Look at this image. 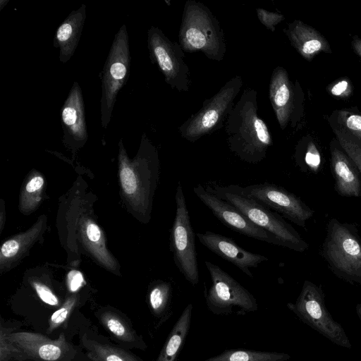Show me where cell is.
Listing matches in <instances>:
<instances>
[{"instance_id": "cell-27", "label": "cell", "mask_w": 361, "mask_h": 361, "mask_svg": "<svg viewBox=\"0 0 361 361\" xmlns=\"http://www.w3.org/2000/svg\"><path fill=\"white\" fill-rule=\"evenodd\" d=\"M85 238L92 251L106 265H111L109 255L106 253L102 233L99 227L93 222H89L85 227Z\"/></svg>"}, {"instance_id": "cell-17", "label": "cell", "mask_w": 361, "mask_h": 361, "mask_svg": "<svg viewBox=\"0 0 361 361\" xmlns=\"http://www.w3.org/2000/svg\"><path fill=\"white\" fill-rule=\"evenodd\" d=\"M61 122L63 140L73 145L81 146L87 139L85 110L82 90L74 82L61 109Z\"/></svg>"}, {"instance_id": "cell-2", "label": "cell", "mask_w": 361, "mask_h": 361, "mask_svg": "<svg viewBox=\"0 0 361 361\" xmlns=\"http://www.w3.org/2000/svg\"><path fill=\"white\" fill-rule=\"evenodd\" d=\"M205 188L231 204L253 224L267 231L276 245L300 252L309 247L308 243L282 216L245 196L239 185L223 186L212 183Z\"/></svg>"}, {"instance_id": "cell-14", "label": "cell", "mask_w": 361, "mask_h": 361, "mask_svg": "<svg viewBox=\"0 0 361 361\" xmlns=\"http://www.w3.org/2000/svg\"><path fill=\"white\" fill-rule=\"evenodd\" d=\"M7 337L22 353L25 360L68 361L74 356V349L66 341L63 333L55 340L30 331L8 332Z\"/></svg>"}, {"instance_id": "cell-32", "label": "cell", "mask_w": 361, "mask_h": 361, "mask_svg": "<svg viewBox=\"0 0 361 361\" xmlns=\"http://www.w3.org/2000/svg\"><path fill=\"white\" fill-rule=\"evenodd\" d=\"M353 85L348 78H341L326 87V91L332 97L339 99H346L353 94Z\"/></svg>"}, {"instance_id": "cell-15", "label": "cell", "mask_w": 361, "mask_h": 361, "mask_svg": "<svg viewBox=\"0 0 361 361\" xmlns=\"http://www.w3.org/2000/svg\"><path fill=\"white\" fill-rule=\"evenodd\" d=\"M197 197L225 226L242 235L276 245L274 239L264 229L257 226L231 204L209 191L201 184L193 188Z\"/></svg>"}, {"instance_id": "cell-19", "label": "cell", "mask_w": 361, "mask_h": 361, "mask_svg": "<svg viewBox=\"0 0 361 361\" xmlns=\"http://www.w3.org/2000/svg\"><path fill=\"white\" fill-rule=\"evenodd\" d=\"M283 31L293 47L309 62L322 52L332 53L326 37L317 30L300 20L288 23Z\"/></svg>"}, {"instance_id": "cell-29", "label": "cell", "mask_w": 361, "mask_h": 361, "mask_svg": "<svg viewBox=\"0 0 361 361\" xmlns=\"http://www.w3.org/2000/svg\"><path fill=\"white\" fill-rule=\"evenodd\" d=\"M343 149L352 159L361 174V145L344 133L332 129Z\"/></svg>"}, {"instance_id": "cell-38", "label": "cell", "mask_w": 361, "mask_h": 361, "mask_svg": "<svg viewBox=\"0 0 361 361\" xmlns=\"http://www.w3.org/2000/svg\"><path fill=\"white\" fill-rule=\"evenodd\" d=\"M351 47L355 54L361 61V38L357 35H353L351 41Z\"/></svg>"}, {"instance_id": "cell-12", "label": "cell", "mask_w": 361, "mask_h": 361, "mask_svg": "<svg viewBox=\"0 0 361 361\" xmlns=\"http://www.w3.org/2000/svg\"><path fill=\"white\" fill-rule=\"evenodd\" d=\"M242 192L259 204L282 215L302 228L314 215V211L299 197L284 188L271 183L241 187Z\"/></svg>"}, {"instance_id": "cell-20", "label": "cell", "mask_w": 361, "mask_h": 361, "mask_svg": "<svg viewBox=\"0 0 361 361\" xmlns=\"http://www.w3.org/2000/svg\"><path fill=\"white\" fill-rule=\"evenodd\" d=\"M86 18V5L82 4L73 11L57 28L54 47L59 48V59L63 63L68 62L78 45Z\"/></svg>"}, {"instance_id": "cell-37", "label": "cell", "mask_w": 361, "mask_h": 361, "mask_svg": "<svg viewBox=\"0 0 361 361\" xmlns=\"http://www.w3.org/2000/svg\"><path fill=\"white\" fill-rule=\"evenodd\" d=\"M44 181L42 176H37L32 178L25 186V193H39L44 185Z\"/></svg>"}, {"instance_id": "cell-11", "label": "cell", "mask_w": 361, "mask_h": 361, "mask_svg": "<svg viewBox=\"0 0 361 361\" xmlns=\"http://www.w3.org/2000/svg\"><path fill=\"white\" fill-rule=\"evenodd\" d=\"M147 47L152 63L158 66L166 83L178 91H189L190 73L180 45L171 42L159 28L151 26Z\"/></svg>"}, {"instance_id": "cell-26", "label": "cell", "mask_w": 361, "mask_h": 361, "mask_svg": "<svg viewBox=\"0 0 361 361\" xmlns=\"http://www.w3.org/2000/svg\"><path fill=\"white\" fill-rule=\"evenodd\" d=\"M290 355L285 353L249 349H227L203 361H287Z\"/></svg>"}, {"instance_id": "cell-36", "label": "cell", "mask_w": 361, "mask_h": 361, "mask_svg": "<svg viewBox=\"0 0 361 361\" xmlns=\"http://www.w3.org/2000/svg\"><path fill=\"white\" fill-rule=\"evenodd\" d=\"M84 283L81 272L72 270L68 274V285L71 292H76Z\"/></svg>"}, {"instance_id": "cell-7", "label": "cell", "mask_w": 361, "mask_h": 361, "mask_svg": "<svg viewBox=\"0 0 361 361\" xmlns=\"http://www.w3.org/2000/svg\"><path fill=\"white\" fill-rule=\"evenodd\" d=\"M211 278V286L204 292L208 310L215 315L245 316L258 310L254 295L220 267L204 262Z\"/></svg>"}, {"instance_id": "cell-8", "label": "cell", "mask_w": 361, "mask_h": 361, "mask_svg": "<svg viewBox=\"0 0 361 361\" xmlns=\"http://www.w3.org/2000/svg\"><path fill=\"white\" fill-rule=\"evenodd\" d=\"M243 85V80L235 75L192 114L179 128L181 137L193 142L221 128L234 106V99Z\"/></svg>"}, {"instance_id": "cell-25", "label": "cell", "mask_w": 361, "mask_h": 361, "mask_svg": "<svg viewBox=\"0 0 361 361\" xmlns=\"http://www.w3.org/2000/svg\"><path fill=\"white\" fill-rule=\"evenodd\" d=\"M327 121L331 129L344 133L361 145V112L357 108L336 109Z\"/></svg>"}, {"instance_id": "cell-10", "label": "cell", "mask_w": 361, "mask_h": 361, "mask_svg": "<svg viewBox=\"0 0 361 361\" xmlns=\"http://www.w3.org/2000/svg\"><path fill=\"white\" fill-rule=\"evenodd\" d=\"M175 200L176 209L171 228L170 250L179 271L195 286L199 283L195 233L180 180L178 183Z\"/></svg>"}, {"instance_id": "cell-9", "label": "cell", "mask_w": 361, "mask_h": 361, "mask_svg": "<svg viewBox=\"0 0 361 361\" xmlns=\"http://www.w3.org/2000/svg\"><path fill=\"white\" fill-rule=\"evenodd\" d=\"M130 54L126 25L116 34L102 76L101 124L106 129L111 121L117 95L129 76Z\"/></svg>"}, {"instance_id": "cell-35", "label": "cell", "mask_w": 361, "mask_h": 361, "mask_svg": "<svg viewBox=\"0 0 361 361\" xmlns=\"http://www.w3.org/2000/svg\"><path fill=\"white\" fill-rule=\"evenodd\" d=\"M39 298L46 304L51 306H58L59 300L54 293L45 285L39 282L32 283Z\"/></svg>"}, {"instance_id": "cell-30", "label": "cell", "mask_w": 361, "mask_h": 361, "mask_svg": "<svg viewBox=\"0 0 361 361\" xmlns=\"http://www.w3.org/2000/svg\"><path fill=\"white\" fill-rule=\"evenodd\" d=\"M77 298L75 296L69 297L62 306L51 315L49 320L47 333H51L67 320L75 306Z\"/></svg>"}, {"instance_id": "cell-39", "label": "cell", "mask_w": 361, "mask_h": 361, "mask_svg": "<svg viewBox=\"0 0 361 361\" xmlns=\"http://www.w3.org/2000/svg\"><path fill=\"white\" fill-rule=\"evenodd\" d=\"M355 311L357 314L358 318L360 319L361 322V303L357 304L355 307Z\"/></svg>"}, {"instance_id": "cell-28", "label": "cell", "mask_w": 361, "mask_h": 361, "mask_svg": "<svg viewBox=\"0 0 361 361\" xmlns=\"http://www.w3.org/2000/svg\"><path fill=\"white\" fill-rule=\"evenodd\" d=\"M36 234L34 230L30 231L29 233H24L21 236H18L16 238H12L6 240L1 246V262L5 260L13 259L18 256L21 251L26 247L29 243L35 236Z\"/></svg>"}, {"instance_id": "cell-23", "label": "cell", "mask_w": 361, "mask_h": 361, "mask_svg": "<svg viewBox=\"0 0 361 361\" xmlns=\"http://www.w3.org/2000/svg\"><path fill=\"white\" fill-rule=\"evenodd\" d=\"M80 343L92 361H143L126 350L90 339L86 334L82 336Z\"/></svg>"}, {"instance_id": "cell-22", "label": "cell", "mask_w": 361, "mask_h": 361, "mask_svg": "<svg viewBox=\"0 0 361 361\" xmlns=\"http://www.w3.org/2000/svg\"><path fill=\"white\" fill-rule=\"evenodd\" d=\"M148 303L158 326L166 322L173 314L171 284L163 281L154 283L149 290Z\"/></svg>"}, {"instance_id": "cell-34", "label": "cell", "mask_w": 361, "mask_h": 361, "mask_svg": "<svg viewBox=\"0 0 361 361\" xmlns=\"http://www.w3.org/2000/svg\"><path fill=\"white\" fill-rule=\"evenodd\" d=\"M302 153L303 162L312 170H316L320 164L321 157L313 141H308Z\"/></svg>"}, {"instance_id": "cell-31", "label": "cell", "mask_w": 361, "mask_h": 361, "mask_svg": "<svg viewBox=\"0 0 361 361\" xmlns=\"http://www.w3.org/2000/svg\"><path fill=\"white\" fill-rule=\"evenodd\" d=\"M8 329L1 327L0 331V361H7L11 357L25 360L22 353L8 339Z\"/></svg>"}, {"instance_id": "cell-24", "label": "cell", "mask_w": 361, "mask_h": 361, "mask_svg": "<svg viewBox=\"0 0 361 361\" xmlns=\"http://www.w3.org/2000/svg\"><path fill=\"white\" fill-rule=\"evenodd\" d=\"M99 319L108 331L118 341L125 343H133L134 346L142 349L146 348L147 345L142 338L139 337L123 317L117 313L105 311L99 314Z\"/></svg>"}, {"instance_id": "cell-1", "label": "cell", "mask_w": 361, "mask_h": 361, "mask_svg": "<svg viewBox=\"0 0 361 361\" xmlns=\"http://www.w3.org/2000/svg\"><path fill=\"white\" fill-rule=\"evenodd\" d=\"M227 142L230 150L250 164L262 161L273 140L269 130L258 114L257 92L245 89L226 120Z\"/></svg>"}, {"instance_id": "cell-21", "label": "cell", "mask_w": 361, "mask_h": 361, "mask_svg": "<svg viewBox=\"0 0 361 361\" xmlns=\"http://www.w3.org/2000/svg\"><path fill=\"white\" fill-rule=\"evenodd\" d=\"M192 305L184 308L171 330L155 361H176L189 334L191 324Z\"/></svg>"}, {"instance_id": "cell-33", "label": "cell", "mask_w": 361, "mask_h": 361, "mask_svg": "<svg viewBox=\"0 0 361 361\" xmlns=\"http://www.w3.org/2000/svg\"><path fill=\"white\" fill-rule=\"evenodd\" d=\"M256 12L261 23L271 32H274L276 25L285 19L282 14L268 11L263 8H257Z\"/></svg>"}, {"instance_id": "cell-13", "label": "cell", "mask_w": 361, "mask_h": 361, "mask_svg": "<svg viewBox=\"0 0 361 361\" xmlns=\"http://www.w3.org/2000/svg\"><path fill=\"white\" fill-rule=\"evenodd\" d=\"M269 99L281 129L284 130L290 123L295 126L300 119L303 94L298 82L294 85L281 66H277L271 74Z\"/></svg>"}, {"instance_id": "cell-5", "label": "cell", "mask_w": 361, "mask_h": 361, "mask_svg": "<svg viewBox=\"0 0 361 361\" xmlns=\"http://www.w3.org/2000/svg\"><path fill=\"white\" fill-rule=\"evenodd\" d=\"M322 253L337 276L361 285V238L354 226L331 219Z\"/></svg>"}, {"instance_id": "cell-6", "label": "cell", "mask_w": 361, "mask_h": 361, "mask_svg": "<svg viewBox=\"0 0 361 361\" xmlns=\"http://www.w3.org/2000/svg\"><path fill=\"white\" fill-rule=\"evenodd\" d=\"M286 306L303 323L334 344L351 348L345 330L334 319L326 307L324 294L320 286L310 281H305L295 302H288Z\"/></svg>"}, {"instance_id": "cell-4", "label": "cell", "mask_w": 361, "mask_h": 361, "mask_svg": "<svg viewBox=\"0 0 361 361\" xmlns=\"http://www.w3.org/2000/svg\"><path fill=\"white\" fill-rule=\"evenodd\" d=\"M178 39L183 51H201L209 59L217 61L224 59L226 52L224 32L216 18L200 1L185 2Z\"/></svg>"}, {"instance_id": "cell-3", "label": "cell", "mask_w": 361, "mask_h": 361, "mask_svg": "<svg viewBox=\"0 0 361 361\" xmlns=\"http://www.w3.org/2000/svg\"><path fill=\"white\" fill-rule=\"evenodd\" d=\"M119 175L126 195L133 197L137 208L148 220L151 211L152 197L159 176V159L156 148L145 134L136 159H128L122 140L119 142Z\"/></svg>"}, {"instance_id": "cell-16", "label": "cell", "mask_w": 361, "mask_h": 361, "mask_svg": "<svg viewBox=\"0 0 361 361\" xmlns=\"http://www.w3.org/2000/svg\"><path fill=\"white\" fill-rule=\"evenodd\" d=\"M199 241L210 251L231 262L245 274L252 278V268H257L259 264L268 260L266 256L247 251L234 240L212 231L197 233Z\"/></svg>"}, {"instance_id": "cell-18", "label": "cell", "mask_w": 361, "mask_h": 361, "mask_svg": "<svg viewBox=\"0 0 361 361\" xmlns=\"http://www.w3.org/2000/svg\"><path fill=\"white\" fill-rule=\"evenodd\" d=\"M331 171L336 192L343 197H361V174L337 139L329 145Z\"/></svg>"}]
</instances>
